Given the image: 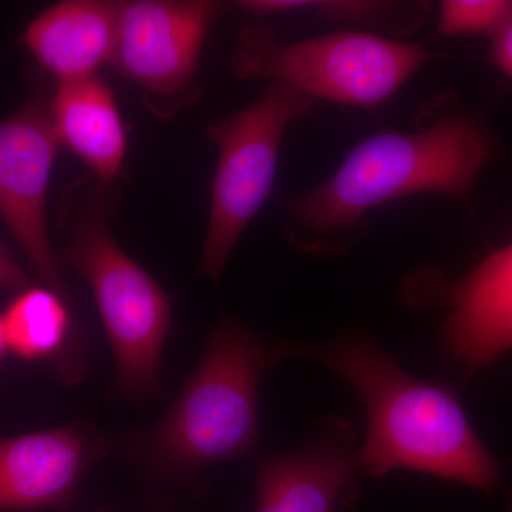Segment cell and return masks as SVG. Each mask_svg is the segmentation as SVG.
Wrapping results in <instances>:
<instances>
[{
  "mask_svg": "<svg viewBox=\"0 0 512 512\" xmlns=\"http://www.w3.org/2000/svg\"><path fill=\"white\" fill-rule=\"evenodd\" d=\"M296 352L318 359L362 400L369 429L360 470L367 476L382 477L404 468L483 493L500 487L498 461L447 387L407 375L386 350L365 336H343Z\"/></svg>",
  "mask_w": 512,
  "mask_h": 512,
  "instance_id": "1",
  "label": "cell"
},
{
  "mask_svg": "<svg viewBox=\"0 0 512 512\" xmlns=\"http://www.w3.org/2000/svg\"><path fill=\"white\" fill-rule=\"evenodd\" d=\"M476 121L444 117L416 131H382L357 144L319 187L286 201L309 251H330V238L349 234L367 212L414 194L464 200L490 157Z\"/></svg>",
  "mask_w": 512,
  "mask_h": 512,
  "instance_id": "2",
  "label": "cell"
},
{
  "mask_svg": "<svg viewBox=\"0 0 512 512\" xmlns=\"http://www.w3.org/2000/svg\"><path fill=\"white\" fill-rule=\"evenodd\" d=\"M293 348L266 350L238 320L225 318L200 363L150 439V454L177 473L251 453L258 443L262 373Z\"/></svg>",
  "mask_w": 512,
  "mask_h": 512,
  "instance_id": "3",
  "label": "cell"
},
{
  "mask_svg": "<svg viewBox=\"0 0 512 512\" xmlns=\"http://www.w3.org/2000/svg\"><path fill=\"white\" fill-rule=\"evenodd\" d=\"M429 56L412 43L356 30L281 43L271 29L251 25L238 37L232 67L241 79L288 84L315 100L373 107L390 99Z\"/></svg>",
  "mask_w": 512,
  "mask_h": 512,
  "instance_id": "4",
  "label": "cell"
},
{
  "mask_svg": "<svg viewBox=\"0 0 512 512\" xmlns=\"http://www.w3.org/2000/svg\"><path fill=\"white\" fill-rule=\"evenodd\" d=\"M315 104L309 94L272 82L247 109L208 128L220 160L202 254L205 275L220 279L242 232L271 194L286 131Z\"/></svg>",
  "mask_w": 512,
  "mask_h": 512,
  "instance_id": "5",
  "label": "cell"
},
{
  "mask_svg": "<svg viewBox=\"0 0 512 512\" xmlns=\"http://www.w3.org/2000/svg\"><path fill=\"white\" fill-rule=\"evenodd\" d=\"M66 261L92 288L121 387L136 396L156 392L171 325L167 293L117 245L100 211L77 225Z\"/></svg>",
  "mask_w": 512,
  "mask_h": 512,
  "instance_id": "6",
  "label": "cell"
},
{
  "mask_svg": "<svg viewBox=\"0 0 512 512\" xmlns=\"http://www.w3.org/2000/svg\"><path fill=\"white\" fill-rule=\"evenodd\" d=\"M217 13V3L204 0L121 2L111 64L150 100L184 97Z\"/></svg>",
  "mask_w": 512,
  "mask_h": 512,
  "instance_id": "7",
  "label": "cell"
},
{
  "mask_svg": "<svg viewBox=\"0 0 512 512\" xmlns=\"http://www.w3.org/2000/svg\"><path fill=\"white\" fill-rule=\"evenodd\" d=\"M59 146L50 107L40 101L0 121V215L47 288L66 296L46 218Z\"/></svg>",
  "mask_w": 512,
  "mask_h": 512,
  "instance_id": "8",
  "label": "cell"
},
{
  "mask_svg": "<svg viewBox=\"0 0 512 512\" xmlns=\"http://www.w3.org/2000/svg\"><path fill=\"white\" fill-rule=\"evenodd\" d=\"M410 301L446 308L441 343L467 372L512 350V242L485 258L466 278L440 285L420 274L409 282Z\"/></svg>",
  "mask_w": 512,
  "mask_h": 512,
  "instance_id": "9",
  "label": "cell"
},
{
  "mask_svg": "<svg viewBox=\"0 0 512 512\" xmlns=\"http://www.w3.org/2000/svg\"><path fill=\"white\" fill-rule=\"evenodd\" d=\"M359 441L345 419L316 421L299 450L265 461L256 480V512H339L355 503Z\"/></svg>",
  "mask_w": 512,
  "mask_h": 512,
  "instance_id": "10",
  "label": "cell"
},
{
  "mask_svg": "<svg viewBox=\"0 0 512 512\" xmlns=\"http://www.w3.org/2000/svg\"><path fill=\"white\" fill-rule=\"evenodd\" d=\"M93 448L82 431L53 429L0 440V512L63 507Z\"/></svg>",
  "mask_w": 512,
  "mask_h": 512,
  "instance_id": "11",
  "label": "cell"
},
{
  "mask_svg": "<svg viewBox=\"0 0 512 512\" xmlns=\"http://www.w3.org/2000/svg\"><path fill=\"white\" fill-rule=\"evenodd\" d=\"M119 8L101 0L57 3L30 22L23 43L59 84L89 79L113 59Z\"/></svg>",
  "mask_w": 512,
  "mask_h": 512,
  "instance_id": "12",
  "label": "cell"
},
{
  "mask_svg": "<svg viewBox=\"0 0 512 512\" xmlns=\"http://www.w3.org/2000/svg\"><path fill=\"white\" fill-rule=\"evenodd\" d=\"M59 143L104 183L123 170L127 133L114 93L99 77L59 84L50 104Z\"/></svg>",
  "mask_w": 512,
  "mask_h": 512,
  "instance_id": "13",
  "label": "cell"
},
{
  "mask_svg": "<svg viewBox=\"0 0 512 512\" xmlns=\"http://www.w3.org/2000/svg\"><path fill=\"white\" fill-rule=\"evenodd\" d=\"M6 348L26 360L52 357L63 348L70 313L63 296L49 288L19 292L2 316Z\"/></svg>",
  "mask_w": 512,
  "mask_h": 512,
  "instance_id": "14",
  "label": "cell"
},
{
  "mask_svg": "<svg viewBox=\"0 0 512 512\" xmlns=\"http://www.w3.org/2000/svg\"><path fill=\"white\" fill-rule=\"evenodd\" d=\"M238 8L258 16L282 13H312L318 18L350 23H382L393 16L396 5L382 2H302V0H248Z\"/></svg>",
  "mask_w": 512,
  "mask_h": 512,
  "instance_id": "15",
  "label": "cell"
},
{
  "mask_svg": "<svg viewBox=\"0 0 512 512\" xmlns=\"http://www.w3.org/2000/svg\"><path fill=\"white\" fill-rule=\"evenodd\" d=\"M512 22L507 0H446L440 3L439 32L448 36H497Z\"/></svg>",
  "mask_w": 512,
  "mask_h": 512,
  "instance_id": "16",
  "label": "cell"
},
{
  "mask_svg": "<svg viewBox=\"0 0 512 512\" xmlns=\"http://www.w3.org/2000/svg\"><path fill=\"white\" fill-rule=\"evenodd\" d=\"M28 289V279L0 242V291L22 292Z\"/></svg>",
  "mask_w": 512,
  "mask_h": 512,
  "instance_id": "17",
  "label": "cell"
},
{
  "mask_svg": "<svg viewBox=\"0 0 512 512\" xmlns=\"http://www.w3.org/2000/svg\"><path fill=\"white\" fill-rule=\"evenodd\" d=\"M491 57L495 66L512 79V22L494 37Z\"/></svg>",
  "mask_w": 512,
  "mask_h": 512,
  "instance_id": "18",
  "label": "cell"
},
{
  "mask_svg": "<svg viewBox=\"0 0 512 512\" xmlns=\"http://www.w3.org/2000/svg\"><path fill=\"white\" fill-rule=\"evenodd\" d=\"M6 348V339H5V332H3V322L2 318H0V357H2L3 352H5Z\"/></svg>",
  "mask_w": 512,
  "mask_h": 512,
  "instance_id": "19",
  "label": "cell"
},
{
  "mask_svg": "<svg viewBox=\"0 0 512 512\" xmlns=\"http://www.w3.org/2000/svg\"><path fill=\"white\" fill-rule=\"evenodd\" d=\"M508 512H512V501H511V504H510V510H508Z\"/></svg>",
  "mask_w": 512,
  "mask_h": 512,
  "instance_id": "20",
  "label": "cell"
}]
</instances>
